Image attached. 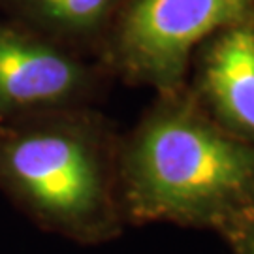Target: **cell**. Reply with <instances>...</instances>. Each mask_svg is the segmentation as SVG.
I'll list each match as a JSON object with an SVG mask.
<instances>
[{
	"mask_svg": "<svg viewBox=\"0 0 254 254\" xmlns=\"http://www.w3.org/2000/svg\"><path fill=\"white\" fill-rule=\"evenodd\" d=\"M254 0H136L125 19L121 49L128 68L168 85L181 75L194 44L241 25Z\"/></svg>",
	"mask_w": 254,
	"mask_h": 254,
	"instance_id": "obj_3",
	"label": "cell"
},
{
	"mask_svg": "<svg viewBox=\"0 0 254 254\" xmlns=\"http://www.w3.org/2000/svg\"><path fill=\"white\" fill-rule=\"evenodd\" d=\"M241 254H254V234L249 237V241H247L245 249H243V253Z\"/></svg>",
	"mask_w": 254,
	"mask_h": 254,
	"instance_id": "obj_7",
	"label": "cell"
},
{
	"mask_svg": "<svg viewBox=\"0 0 254 254\" xmlns=\"http://www.w3.org/2000/svg\"><path fill=\"white\" fill-rule=\"evenodd\" d=\"M205 89L222 117L254 136V28L232 27L215 44Z\"/></svg>",
	"mask_w": 254,
	"mask_h": 254,
	"instance_id": "obj_5",
	"label": "cell"
},
{
	"mask_svg": "<svg viewBox=\"0 0 254 254\" xmlns=\"http://www.w3.org/2000/svg\"><path fill=\"white\" fill-rule=\"evenodd\" d=\"M0 187L40 220L85 232L106 207V177L92 139L72 125L0 121Z\"/></svg>",
	"mask_w": 254,
	"mask_h": 254,
	"instance_id": "obj_2",
	"label": "cell"
},
{
	"mask_svg": "<svg viewBox=\"0 0 254 254\" xmlns=\"http://www.w3.org/2000/svg\"><path fill=\"white\" fill-rule=\"evenodd\" d=\"M128 196L139 217H220L254 200V149L192 117L162 115L130 153Z\"/></svg>",
	"mask_w": 254,
	"mask_h": 254,
	"instance_id": "obj_1",
	"label": "cell"
},
{
	"mask_svg": "<svg viewBox=\"0 0 254 254\" xmlns=\"http://www.w3.org/2000/svg\"><path fill=\"white\" fill-rule=\"evenodd\" d=\"M38 11L55 25L66 28L94 27L108 11L109 0H32Z\"/></svg>",
	"mask_w": 254,
	"mask_h": 254,
	"instance_id": "obj_6",
	"label": "cell"
},
{
	"mask_svg": "<svg viewBox=\"0 0 254 254\" xmlns=\"http://www.w3.org/2000/svg\"><path fill=\"white\" fill-rule=\"evenodd\" d=\"M85 83V70L72 57L0 27V121L72 100Z\"/></svg>",
	"mask_w": 254,
	"mask_h": 254,
	"instance_id": "obj_4",
	"label": "cell"
}]
</instances>
